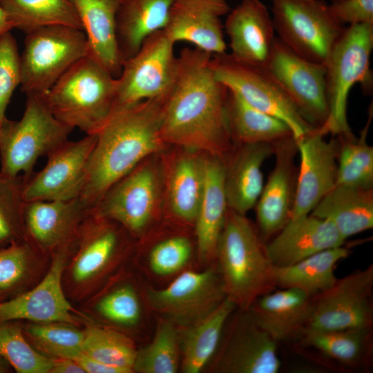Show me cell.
Wrapping results in <instances>:
<instances>
[{"label": "cell", "instance_id": "34", "mask_svg": "<svg viewBox=\"0 0 373 373\" xmlns=\"http://www.w3.org/2000/svg\"><path fill=\"white\" fill-rule=\"evenodd\" d=\"M350 254V249L343 245L323 250L289 266H274L276 287L298 289L312 297L322 293L336 283V264Z\"/></svg>", "mask_w": 373, "mask_h": 373}, {"label": "cell", "instance_id": "17", "mask_svg": "<svg viewBox=\"0 0 373 373\" xmlns=\"http://www.w3.org/2000/svg\"><path fill=\"white\" fill-rule=\"evenodd\" d=\"M151 306L175 325L189 327L214 310L226 298L220 276L213 269L187 271L169 286L147 292Z\"/></svg>", "mask_w": 373, "mask_h": 373}, {"label": "cell", "instance_id": "52", "mask_svg": "<svg viewBox=\"0 0 373 373\" xmlns=\"http://www.w3.org/2000/svg\"><path fill=\"white\" fill-rule=\"evenodd\" d=\"M338 1V0H332V1Z\"/></svg>", "mask_w": 373, "mask_h": 373}, {"label": "cell", "instance_id": "6", "mask_svg": "<svg viewBox=\"0 0 373 373\" xmlns=\"http://www.w3.org/2000/svg\"><path fill=\"white\" fill-rule=\"evenodd\" d=\"M373 49V23L350 25L334 43L325 64L329 115L315 130L323 135L343 138L355 136L348 123L350 92L360 84L365 93L372 90L370 56Z\"/></svg>", "mask_w": 373, "mask_h": 373}, {"label": "cell", "instance_id": "44", "mask_svg": "<svg viewBox=\"0 0 373 373\" xmlns=\"http://www.w3.org/2000/svg\"><path fill=\"white\" fill-rule=\"evenodd\" d=\"M23 177L0 173V249L25 240Z\"/></svg>", "mask_w": 373, "mask_h": 373}, {"label": "cell", "instance_id": "30", "mask_svg": "<svg viewBox=\"0 0 373 373\" xmlns=\"http://www.w3.org/2000/svg\"><path fill=\"white\" fill-rule=\"evenodd\" d=\"M310 214L331 222L346 240L373 227V188L335 184Z\"/></svg>", "mask_w": 373, "mask_h": 373}, {"label": "cell", "instance_id": "35", "mask_svg": "<svg viewBox=\"0 0 373 373\" xmlns=\"http://www.w3.org/2000/svg\"><path fill=\"white\" fill-rule=\"evenodd\" d=\"M236 305L226 298L214 310L183 334L181 367L183 372L198 373L213 357L227 323Z\"/></svg>", "mask_w": 373, "mask_h": 373}, {"label": "cell", "instance_id": "42", "mask_svg": "<svg viewBox=\"0 0 373 373\" xmlns=\"http://www.w3.org/2000/svg\"><path fill=\"white\" fill-rule=\"evenodd\" d=\"M175 324L162 322L152 341L137 350L133 372L175 373L180 366V338Z\"/></svg>", "mask_w": 373, "mask_h": 373}, {"label": "cell", "instance_id": "11", "mask_svg": "<svg viewBox=\"0 0 373 373\" xmlns=\"http://www.w3.org/2000/svg\"><path fill=\"white\" fill-rule=\"evenodd\" d=\"M272 21L278 37L308 61L325 66L344 29L323 0H272Z\"/></svg>", "mask_w": 373, "mask_h": 373}, {"label": "cell", "instance_id": "21", "mask_svg": "<svg viewBox=\"0 0 373 373\" xmlns=\"http://www.w3.org/2000/svg\"><path fill=\"white\" fill-rule=\"evenodd\" d=\"M172 147L160 153L164 211L182 222L194 224L204 189L205 153Z\"/></svg>", "mask_w": 373, "mask_h": 373}, {"label": "cell", "instance_id": "28", "mask_svg": "<svg viewBox=\"0 0 373 373\" xmlns=\"http://www.w3.org/2000/svg\"><path fill=\"white\" fill-rule=\"evenodd\" d=\"M224 170V160L205 154L204 189L194 223L198 252L202 260L216 258L228 209Z\"/></svg>", "mask_w": 373, "mask_h": 373}, {"label": "cell", "instance_id": "12", "mask_svg": "<svg viewBox=\"0 0 373 373\" xmlns=\"http://www.w3.org/2000/svg\"><path fill=\"white\" fill-rule=\"evenodd\" d=\"M210 64L218 82L250 106L285 122L296 141L314 129L264 66L242 62L227 52L212 55Z\"/></svg>", "mask_w": 373, "mask_h": 373}, {"label": "cell", "instance_id": "51", "mask_svg": "<svg viewBox=\"0 0 373 373\" xmlns=\"http://www.w3.org/2000/svg\"><path fill=\"white\" fill-rule=\"evenodd\" d=\"M14 370L10 364L0 356V373H10Z\"/></svg>", "mask_w": 373, "mask_h": 373}, {"label": "cell", "instance_id": "49", "mask_svg": "<svg viewBox=\"0 0 373 373\" xmlns=\"http://www.w3.org/2000/svg\"><path fill=\"white\" fill-rule=\"evenodd\" d=\"M49 373H85L82 367L73 358H61L52 359Z\"/></svg>", "mask_w": 373, "mask_h": 373}, {"label": "cell", "instance_id": "2", "mask_svg": "<svg viewBox=\"0 0 373 373\" xmlns=\"http://www.w3.org/2000/svg\"><path fill=\"white\" fill-rule=\"evenodd\" d=\"M165 99L146 100L113 113L97 133L79 197L89 209L142 161L169 147L160 133Z\"/></svg>", "mask_w": 373, "mask_h": 373}, {"label": "cell", "instance_id": "20", "mask_svg": "<svg viewBox=\"0 0 373 373\" xmlns=\"http://www.w3.org/2000/svg\"><path fill=\"white\" fill-rule=\"evenodd\" d=\"M89 209L79 198L59 201L26 202L25 240L44 255L52 256L74 245Z\"/></svg>", "mask_w": 373, "mask_h": 373}, {"label": "cell", "instance_id": "15", "mask_svg": "<svg viewBox=\"0 0 373 373\" xmlns=\"http://www.w3.org/2000/svg\"><path fill=\"white\" fill-rule=\"evenodd\" d=\"M73 246L60 249L52 256L48 271L37 285L0 303V323L65 322L80 327L95 323L70 302L63 289L62 274Z\"/></svg>", "mask_w": 373, "mask_h": 373}, {"label": "cell", "instance_id": "10", "mask_svg": "<svg viewBox=\"0 0 373 373\" xmlns=\"http://www.w3.org/2000/svg\"><path fill=\"white\" fill-rule=\"evenodd\" d=\"M174 44L164 29L158 30L148 37L138 51L123 63L121 73L115 79L111 115L140 102L169 95L178 66Z\"/></svg>", "mask_w": 373, "mask_h": 373}, {"label": "cell", "instance_id": "9", "mask_svg": "<svg viewBox=\"0 0 373 373\" xmlns=\"http://www.w3.org/2000/svg\"><path fill=\"white\" fill-rule=\"evenodd\" d=\"M83 30L51 25L26 34L19 56L21 90L46 93L75 62L88 55Z\"/></svg>", "mask_w": 373, "mask_h": 373}, {"label": "cell", "instance_id": "19", "mask_svg": "<svg viewBox=\"0 0 373 373\" xmlns=\"http://www.w3.org/2000/svg\"><path fill=\"white\" fill-rule=\"evenodd\" d=\"M296 142L300 166L289 221L310 214L336 181L338 137L326 141L314 128Z\"/></svg>", "mask_w": 373, "mask_h": 373}, {"label": "cell", "instance_id": "46", "mask_svg": "<svg viewBox=\"0 0 373 373\" xmlns=\"http://www.w3.org/2000/svg\"><path fill=\"white\" fill-rule=\"evenodd\" d=\"M192 251L187 237L175 236L156 244L149 254L152 271L160 276H167L182 269L189 261Z\"/></svg>", "mask_w": 373, "mask_h": 373}, {"label": "cell", "instance_id": "40", "mask_svg": "<svg viewBox=\"0 0 373 373\" xmlns=\"http://www.w3.org/2000/svg\"><path fill=\"white\" fill-rule=\"evenodd\" d=\"M82 352L124 373L133 372L137 348L133 341L118 330L92 323L84 327Z\"/></svg>", "mask_w": 373, "mask_h": 373}, {"label": "cell", "instance_id": "7", "mask_svg": "<svg viewBox=\"0 0 373 373\" xmlns=\"http://www.w3.org/2000/svg\"><path fill=\"white\" fill-rule=\"evenodd\" d=\"M26 96L21 118L6 117L0 126V173L12 177L30 175L37 160L68 141L73 130L52 115L42 95Z\"/></svg>", "mask_w": 373, "mask_h": 373}, {"label": "cell", "instance_id": "22", "mask_svg": "<svg viewBox=\"0 0 373 373\" xmlns=\"http://www.w3.org/2000/svg\"><path fill=\"white\" fill-rule=\"evenodd\" d=\"M274 147V166L255 206L258 227L264 239L276 235L289 221L297 181L294 138L279 140Z\"/></svg>", "mask_w": 373, "mask_h": 373}, {"label": "cell", "instance_id": "31", "mask_svg": "<svg viewBox=\"0 0 373 373\" xmlns=\"http://www.w3.org/2000/svg\"><path fill=\"white\" fill-rule=\"evenodd\" d=\"M174 0H119L116 16L118 49L124 62L153 33L163 30Z\"/></svg>", "mask_w": 373, "mask_h": 373}, {"label": "cell", "instance_id": "14", "mask_svg": "<svg viewBox=\"0 0 373 373\" xmlns=\"http://www.w3.org/2000/svg\"><path fill=\"white\" fill-rule=\"evenodd\" d=\"M263 66L309 125L318 128L325 124L329 115L325 65L302 58L276 37Z\"/></svg>", "mask_w": 373, "mask_h": 373}, {"label": "cell", "instance_id": "38", "mask_svg": "<svg viewBox=\"0 0 373 373\" xmlns=\"http://www.w3.org/2000/svg\"><path fill=\"white\" fill-rule=\"evenodd\" d=\"M21 326L28 342L45 357L75 358L82 353L84 327L65 322L23 321Z\"/></svg>", "mask_w": 373, "mask_h": 373}, {"label": "cell", "instance_id": "27", "mask_svg": "<svg viewBox=\"0 0 373 373\" xmlns=\"http://www.w3.org/2000/svg\"><path fill=\"white\" fill-rule=\"evenodd\" d=\"M274 144H234L224 160V187L228 208L246 215L262 192V166L274 154Z\"/></svg>", "mask_w": 373, "mask_h": 373}, {"label": "cell", "instance_id": "41", "mask_svg": "<svg viewBox=\"0 0 373 373\" xmlns=\"http://www.w3.org/2000/svg\"><path fill=\"white\" fill-rule=\"evenodd\" d=\"M372 118V108L360 137H337L338 151L336 184L373 188V147L367 135Z\"/></svg>", "mask_w": 373, "mask_h": 373}, {"label": "cell", "instance_id": "5", "mask_svg": "<svg viewBox=\"0 0 373 373\" xmlns=\"http://www.w3.org/2000/svg\"><path fill=\"white\" fill-rule=\"evenodd\" d=\"M115 79L87 55L68 68L42 95L60 122L86 135L97 134L111 117Z\"/></svg>", "mask_w": 373, "mask_h": 373}, {"label": "cell", "instance_id": "24", "mask_svg": "<svg viewBox=\"0 0 373 373\" xmlns=\"http://www.w3.org/2000/svg\"><path fill=\"white\" fill-rule=\"evenodd\" d=\"M224 28L234 58L254 66L265 64L276 37L272 18L260 0H242L227 14Z\"/></svg>", "mask_w": 373, "mask_h": 373}, {"label": "cell", "instance_id": "16", "mask_svg": "<svg viewBox=\"0 0 373 373\" xmlns=\"http://www.w3.org/2000/svg\"><path fill=\"white\" fill-rule=\"evenodd\" d=\"M97 134L66 141L50 153L45 166L23 177L26 202L59 201L79 198L85 184Z\"/></svg>", "mask_w": 373, "mask_h": 373}, {"label": "cell", "instance_id": "33", "mask_svg": "<svg viewBox=\"0 0 373 373\" xmlns=\"http://www.w3.org/2000/svg\"><path fill=\"white\" fill-rule=\"evenodd\" d=\"M51 258L25 240L1 248L0 303L37 285L48 271Z\"/></svg>", "mask_w": 373, "mask_h": 373}, {"label": "cell", "instance_id": "23", "mask_svg": "<svg viewBox=\"0 0 373 373\" xmlns=\"http://www.w3.org/2000/svg\"><path fill=\"white\" fill-rule=\"evenodd\" d=\"M230 10L227 0H174L164 30L175 44L186 41L211 55L223 53L221 17Z\"/></svg>", "mask_w": 373, "mask_h": 373}, {"label": "cell", "instance_id": "18", "mask_svg": "<svg viewBox=\"0 0 373 373\" xmlns=\"http://www.w3.org/2000/svg\"><path fill=\"white\" fill-rule=\"evenodd\" d=\"M239 309L215 361L213 370L278 373L281 367L278 343L255 322L248 309Z\"/></svg>", "mask_w": 373, "mask_h": 373}, {"label": "cell", "instance_id": "45", "mask_svg": "<svg viewBox=\"0 0 373 373\" xmlns=\"http://www.w3.org/2000/svg\"><path fill=\"white\" fill-rule=\"evenodd\" d=\"M19 54L10 31L0 36V126L16 88L21 83Z\"/></svg>", "mask_w": 373, "mask_h": 373}, {"label": "cell", "instance_id": "32", "mask_svg": "<svg viewBox=\"0 0 373 373\" xmlns=\"http://www.w3.org/2000/svg\"><path fill=\"white\" fill-rule=\"evenodd\" d=\"M296 343L343 368H365L372 356V328L305 332Z\"/></svg>", "mask_w": 373, "mask_h": 373}, {"label": "cell", "instance_id": "48", "mask_svg": "<svg viewBox=\"0 0 373 373\" xmlns=\"http://www.w3.org/2000/svg\"><path fill=\"white\" fill-rule=\"evenodd\" d=\"M75 359L85 373H124L119 368L106 365L80 353Z\"/></svg>", "mask_w": 373, "mask_h": 373}, {"label": "cell", "instance_id": "50", "mask_svg": "<svg viewBox=\"0 0 373 373\" xmlns=\"http://www.w3.org/2000/svg\"><path fill=\"white\" fill-rule=\"evenodd\" d=\"M13 29L11 22L9 21L3 10L0 8V36L3 33Z\"/></svg>", "mask_w": 373, "mask_h": 373}, {"label": "cell", "instance_id": "47", "mask_svg": "<svg viewBox=\"0 0 373 373\" xmlns=\"http://www.w3.org/2000/svg\"><path fill=\"white\" fill-rule=\"evenodd\" d=\"M328 8L342 25L373 23V0H338L332 1Z\"/></svg>", "mask_w": 373, "mask_h": 373}, {"label": "cell", "instance_id": "3", "mask_svg": "<svg viewBox=\"0 0 373 373\" xmlns=\"http://www.w3.org/2000/svg\"><path fill=\"white\" fill-rule=\"evenodd\" d=\"M132 238L118 223L89 210L62 274L73 305L80 308L104 288L130 254Z\"/></svg>", "mask_w": 373, "mask_h": 373}, {"label": "cell", "instance_id": "37", "mask_svg": "<svg viewBox=\"0 0 373 373\" xmlns=\"http://www.w3.org/2000/svg\"><path fill=\"white\" fill-rule=\"evenodd\" d=\"M13 28L25 34L51 25L82 26L70 0H0Z\"/></svg>", "mask_w": 373, "mask_h": 373}, {"label": "cell", "instance_id": "25", "mask_svg": "<svg viewBox=\"0 0 373 373\" xmlns=\"http://www.w3.org/2000/svg\"><path fill=\"white\" fill-rule=\"evenodd\" d=\"M345 241L331 222L309 214L288 222L265 249L274 266L285 267Z\"/></svg>", "mask_w": 373, "mask_h": 373}, {"label": "cell", "instance_id": "43", "mask_svg": "<svg viewBox=\"0 0 373 373\" xmlns=\"http://www.w3.org/2000/svg\"><path fill=\"white\" fill-rule=\"evenodd\" d=\"M0 356L17 373H49L52 363L28 342L21 321L0 323Z\"/></svg>", "mask_w": 373, "mask_h": 373}, {"label": "cell", "instance_id": "36", "mask_svg": "<svg viewBox=\"0 0 373 373\" xmlns=\"http://www.w3.org/2000/svg\"><path fill=\"white\" fill-rule=\"evenodd\" d=\"M226 111L234 144L270 143L292 136L289 127L280 119L262 112L228 90Z\"/></svg>", "mask_w": 373, "mask_h": 373}, {"label": "cell", "instance_id": "4", "mask_svg": "<svg viewBox=\"0 0 373 373\" xmlns=\"http://www.w3.org/2000/svg\"><path fill=\"white\" fill-rule=\"evenodd\" d=\"M216 258L226 296L238 309L276 288L265 244L246 215L228 208Z\"/></svg>", "mask_w": 373, "mask_h": 373}, {"label": "cell", "instance_id": "8", "mask_svg": "<svg viewBox=\"0 0 373 373\" xmlns=\"http://www.w3.org/2000/svg\"><path fill=\"white\" fill-rule=\"evenodd\" d=\"M90 210L118 223L133 238L142 236L164 211L160 153L142 161Z\"/></svg>", "mask_w": 373, "mask_h": 373}, {"label": "cell", "instance_id": "26", "mask_svg": "<svg viewBox=\"0 0 373 373\" xmlns=\"http://www.w3.org/2000/svg\"><path fill=\"white\" fill-rule=\"evenodd\" d=\"M312 296L295 288L275 289L247 309L255 322L277 343H296L305 327Z\"/></svg>", "mask_w": 373, "mask_h": 373}, {"label": "cell", "instance_id": "29", "mask_svg": "<svg viewBox=\"0 0 373 373\" xmlns=\"http://www.w3.org/2000/svg\"><path fill=\"white\" fill-rule=\"evenodd\" d=\"M70 1L86 36L88 55L117 78L124 63L116 37V16L119 0Z\"/></svg>", "mask_w": 373, "mask_h": 373}, {"label": "cell", "instance_id": "13", "mask_svg": "<svg viewBox=\"0 0 373 373\" xmlns=\"http://www.w3.org/2000/svg\"><path fill=\"white\" fill-rule=\"evenodd\" d=\"M372 265L337 279L332 287L312 297L303 332L372 328Z\"/></svg>", "mask_w": 373, "mask_h": 373}, {"label": "cell", "instance_id": "1", "mask_svg": "<svg viewBox=\"0 0 373 373\" xmlns=\"http://www.w3.org/2000/svg\"><path fill=\"white\" fill-rule=\"evenodd\" d=\"M211 56L196 48L180 51L175 82L162 105L160 133L169 146L225 160L234 146L226 111L228 89L215 77Z\"/></svg>", "mask_w": 373, "mask_h": 373}, {"label": "cell", "instance_id": "39", "mask_svg": "<svg viewBox=\"0 0 373 373\" xmlns=\"http://www.w3.org/2000/svg\"><path fill=\"white\" fill-rule=\"evenodd\" d=\"M79 309L94 322L99 319L122 328L135 327L141 317L137 294L129 283L102 289Z\"/></svg>", "mask_w": 373, "mask_h": 373}]
</instances>
